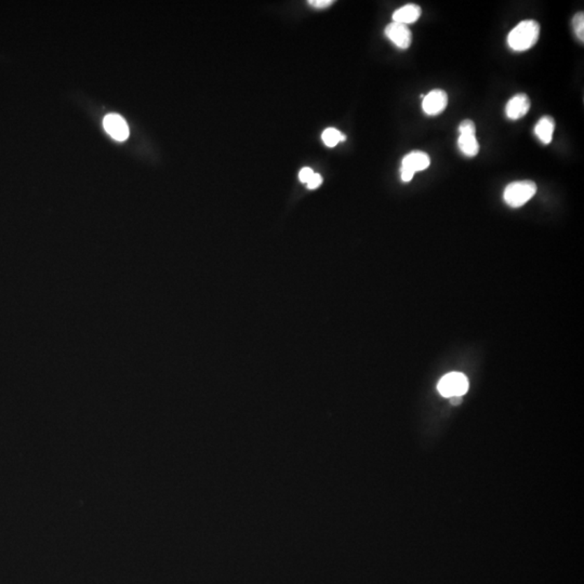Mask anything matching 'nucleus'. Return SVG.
Instances as JSON below:
<instances>
[{
    "mask_svg": "<svg viewBox=\"0 0 584 584\" xmlns=\"http://www.w3.org/2000/svg\"><path fill=\"white\" fill-rule=\"evenodd\" d=\"M104 129L118 142H123L129 137V127L121 116L117 114H110L105 116L103 121Z\"/></svg>",
    "mask_w": 584,
    "mask_h": 584,
    "instance_id": "0eeeda50",
    "label": "nucleus"
},
{
    "mask_svg": "<svg viewBox=\"0 0 584 584\" xmlns=\"http://www.w3.org/2000/svg\"><path fill=\"white\" fill-rule=\"evenodd\" d=\"M462 400H463L462 396L450 397V404H451L452 406H459V405L461 404Z\"/></svg>",
    "mask_w": 584,
    "mask_h": 584,
    "instance_id": "a211bd4d",
    "label": "nucleus"
},
{
    "mask_svg": "<svg viewBox=\"0 0 584 584\" xmlns=\"http://www.w3.org/2000/svg\"><path fill=\"white\" fill-rule=\"evenodd\" d=\"M554 131H555V121L551 116L541 117L534 127V135L540 140L541 143L546 145L552 142Z\"/></svg>",
    "mask_w": 584,
    "mask_h": 584,
    "instance_id": "9d476101",
    "label": "nucleus"
},
{
    "mask_svg": "<svg viewBox=\"0 0 584 584\" xmlns=\"http://www.w3.org/2000/svg\"><path fill=\"white\" fill-rule=\"evenodd\" d=\"M438 392L444 397L463 396L469 391V380L461 373L444 375L437 384Z\"/></svg>",
    "mask_w": 584,
    "mask_h": 584,
    "instance_id": "7ed1b4c3",
    "label": "nucleus"
},
{
    "mask_svg": "<svg viewBox=\"0 0 584 584\" xmlns=\"http://www.w3.org/2000/svg\"><path fill=\"white\" fill-rule=\"evenodd\" d=\"M322 140L328 147H334L340 142L345 141L346 137L336 128H328L322 133Z\"/></svg>",
    "mask_w": 584,
    "mask_h": 584,
    "instance_id": "f8f14e48",
    "label": "nucleus"
},
{
    "mask_svg": "<svg viewBox=\"0 0 584 584\" xmlns=\"http://www.w3.org/2000/svg\"><path fill=\"white\" fill-rule=\"evenodd\" d=\"M334 3V0H310L308 5L316 9H324Z\"/></svg>",
    "mask_w": 584,
    "mask_h": 584,
    "instance_id": "2eb2a0df",
    "label": "nucleus"
},
{
    "mask_svg": "<svg viewBox=\"0 0 584 584\" xmlns=\"http://www.w3.org/2000/svg\"><path fill=\"white\" fill-rule=\"evenodd\" d=\"M448 105V94L442 89L432 90L424 96L422 110L428 116H437L445 111Z\"/></svg>",
    "mask_w": 584,
    "mask_h": 584,
    "instance_id": "39448f33",
    "label": "nucleus"
},
{
    "mask_svg": "<svg viewBox=\"0 0 584 584\" xmlns=\"http://www.w3.org/2000/svg\"><path fill=\"white\" fill-rule=\"evenodd\" d=\"M421 13H422V10L420 6L408 3L399 8L393 13V21L404 25L411 24L420 19Z\"/></svg>",
    "mask_w": 584,
    "mask_h": 584,
    "instance_id": "1a4fd4ad",
    "label": "nucleus"
},
{
    "mask_svg": "<svg viewBox=\"0 0 584 584\" xmlns=\"http://www.w3.org/2000/svg\"><path fill=\"white\" fill-rule=\"evenodd\" d=\"M322 176H320V174H318V173H314V174H313L312 176V178H310V180H308V182L306 183V184H308V188H310V190H314V188H317L318 186H320V184H322Z\"/></svg>",
    "mask_w": 584,
    "mask_h": 584,
    "instance_id": "dca6fc26",
    "label": "nucleus"
},
{
    "mask_svg": "<svg viewBox=\"0 0 584 584\" xmlns=\"http://www.w3.org/2000/svg\"><path fill=\"white\" fill-rule=\"evenodd\" d=\"M530 110V99L525 93H518L513 96L505 106V114L511 121H518L527 115Z\"/></svg>",
    "mask_w": 584,
    "mask_h": 584,
    "instance_id": "6e6552de",
    "label": "nucleus"
},
{
    "mask_svg": "<svg viewBox=\"0 0 584 584\" xmlns=\"http://www.w3.org/2000/svg\"><path fill=\"white\" fill-rule=\"evenodd\" d=\"M537 184L532 181H516L510 183L503 192V200L507 206L519 208L532 200L537 193Z\"/></svg>",
    "mask_w": 584,
    "mask_h": 584,
    "instance_id": "f03ea898",
    "label": "nucleus"
},
{
    "mask_svg": "<svg viewBox=\"0 0 584 584\" xmlns=\"http://www.w3.org/2000/svg\"><path fill=\"white\" fill-rule=\"evenodd\" d=\"M458 147L462 154L467 157H475L479 154V143L475 135H460L458 139Z\"/></svg>",
    "mask_w": 584,
    "mask_h": 584,
    "instance_id": "9b49d317",
    "label": "nucleus"
},
{
    "mask_svg": "<svg viewBox=\"0 0 584 584\" xmlns=\"http://www.w3.org/2000/svg\"><path fill=\"white\" fill-rule=\"evenodd\" d=\"M313 174H314V171L312 169L303 168L299 173V179H300L301 182L308 183V180L312 178Z\"/></svg>",
    "mask_w": 584,
    "mask_h": 584,
    "instance_id": "f3484780",
    "label": "nucleus"
},
{
    "mask_svg": "<svg viewBox=\"0 0 584 584\" xmlns=\"http://www.w3.org/2000/svg\"><path fill=\"white\" fill-rule=\"evenodd\" d=\"M540 36V25L534 20H525L519 22L518 24L507 35V45L516 52L532 49L538 43Z\"/></svg>",
    "mask_w": 584,
    "mask_h": 584,
    "instance_id": "f257e3e1",
    "label": "nucleus"
},
{
    "mask_svg": "<svg viewBox=\"0 0 584 584\" xmlns=\"http://www.w3.org/2000/svg\"><path fill=\"white\" fill-rule=\"evenodd\" d=\"M430 165V158L426 153L414 151L403 158L400 177L403 182H410L414 174L419 171L428 169Z\"/></svg>",
    "mask_w": 584,
    "mask_h": 584,
    "instance_id": "20e7f679",
    "label": "nucleus"
},
{
    "mask_svg": "<svg viewBox=\"0 0 584 584\" xmlns=\"http://www.w3.org/2000/svg\"><path fill=\"white\" fill-rule=\"evenodd\" d=\"M385 36L394 43L395 46L402 50H406L412 43V34L407 25L392 22L387 25L384 31Z\"/></svg>",
    "mask_w": 584,
    "mask_h": 584,
    "instance_id": "423d86ee",
    "label": "nucleus"
},
{
    "mask_svg": "<svg viewBox=\"0 0 584 584\" xmlns=\"http://www.w3.org/2000/svg\"><path fill=\"white\" fill-rule=\"evenodd\" d=\"M572 27L575 31L576 37L580 43H584V15L583 13H576L572 17Z\"/></svg>",
    "mask_w": 584,
    "mask_h": 584,
    "instance_id": "ddd939ff",
    "label": "nucleus"
},
{
    "mask_svg": "<svg viewBox=\"0 0 584 584\" xmlns=\"http://www.w3.org/2000/svg\"><path fill=\"white\" fill-rule=\"evenodd\" d=\"M458 130H459L460 135H475V123H474L473 121H470V119H465V121H463L461 123H460Z\"/></svg>",
    "mask_w": 584,
    "mask_h": 584,
    "instance_id": "4468645a",
    "label": "nucleus"
}]
</instances>
